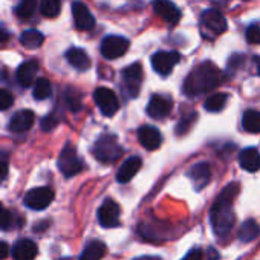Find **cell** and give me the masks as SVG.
Segmentation results:
<instances>
[{"label": "cell", "mask_w": 260, "mask_h": 260, "mask_svg": "<svg viewBox=\"0 0 260 260\" xmlns=\"http://www.w3.org/2000/svg\"><path fill=\"white\" fill-rule=\"evenodd\" d=\"M138 140L141 146L146 147L147 150H156L162 143V137L159 134V130L152 125H144L138 130Z\"/></svg>", "instance_id": "18"}, {"label": "cell", "mask_w": 260, "mask_h": 260, "mask_svg": "<svg viewBox=\"0 0 260 260\" xmlns=\"http://www.w3.org/2000/svg\"><path fill=\"white\" fill-rule=\"evenodd\" d=\"M153 10L167 23L175 25L181 19V11L176 8L175 4L170 2V0H155V2H153Z\"/></svg>", "instance_id": "16"}, {"label": "cell", "mask_w": 260, "mask_h": 260, "mask_svg": "<svg viewBox=\"0 0 260 260\" xmlns=\"http://www.w3.org/2000/svg\"><path fill=\"white\" fill-rule=\"evenodd\" d=\"M40 11L45 17L54 19L60 14L61 11V2L60 0H42L40 4Z\"/></svg>", "instance_id": "28"}, {"label": "cell", "mask_w": 260, "mask_h": 260, "mask_svg": "<svg viewBox=\"0 0 260 260\" xmlns=\"http://www.w3.org/2000/svg\"><path fill=\"white\" fill-rule=\"evenodd\" d=\"M128 40L118 36H109L101 42V54L107 60H116L122 57L128 49Z\"/></svg>", "instance_id": "8"}, {"label": "cell", "mask_w": 260, "mask_h": 260, "mask_svg": "<svg viewBox=\"0 0 260 260\" xmlns=\"http://www.w3.org/2000/svg\"><path fill=\"white\" fill-rule=\"evenodd\" d=\"M8 175V162L5 158H0V182H2Z\"/></svg>", "instance_id": "38"}, {"label": "cell", "mask_w": 260, "mask_h": 260, "mask_svg": "<svg viewBox=\"0 0 260 260\" xmlns=\"http://www.w3.org/2000/svg\"><path fill=\"white\" fill-rule=\"evenodd\" d=\"M134 260H161V258L155 257V255H143V257H138V258H134Z\"/></svg>", "instance_id": "42"}, {"label": "cell", "mask_w": 260, "mask_h": 260, "mask_svg": "<svg viewBox=\"0 0 260 260\" xmlns=\"http://www.w3.org/2000/svg\"><path fill=\"white\" fill-rule=\"evenodd\" d=\"M55 125H57V119H55L54 116H51V115L42 121V127H43V130H52Z\"/></svg>", "instance_id": "37"}, {"label": "cell", "mask_w": 260, "mask_h": 260, "mask_svg": "<svg viewBox=\"0 0 260 260\" xmlns=\"http://www.w3.org/2000/svg\"><path fill=\"white\" fill-rule=\"evenodd\" d=\"M119 214H121L119 205L112 199H106L98 210V220L101 226L113 228L119 223Z\"/></svg>", "instance_id": "11"}, {"label": "cell", "mask_w": 260, "mask_h": 260, "mask_svg": "<svg viewBox=\"0 0 260 260\" xmlns=\"http://www.w3.org/2000/svg\"><path fill=\"white\" fill-rule=\"evenodd\" d=\"M66 58L78 71H86V69L90 68V58H89V55L83 49H80V48H71L66 52Z\"/></svg>", "instance_id": "22"}, {"label": "cell", "mask_w": 260, "mask_h": 260, "mask_svg": "<svg viewBox=\"0 0 260 260\" xmlns=\"http://www.w3.org/2000/svg\"><path fill=\"white\" fill-rule=\"evenodd\" d=\"M181 60V55L178 52H167V51H161V52H156L153 57H152V66L153 69L162 75V77H167L173 68L179 63Z\"/></svg>", "instance_id": "10"}, {"label": "cell", "mask_w": 260, "mask_h": 260, "mask_svg": "<svg viewBox=\"0 0 260 260\" xmlns=\"http://www.w3.org/2000/svg\"><path fill=\"white\" fill-rule=\"evenodd\" d=\"M8 40H10V34L5 32L4 29H0V43H5V42H8Z\"/></svg>", "instance_id": "41"}, {"label": "cell", "mask_w": 260, "mask_h": 260, "mask_svg": "<svg viewBox=\"0 0 260 260\" xmlns=\"http://www.w3.org/2000/svg\"><path fill=\"white\" fill-rule=\"evenodd\" d=\"M260 234V226L254 219H249L243 222V225L239 230V240L240 242H252Z\"/></svg>", "instance_id": "25"}, {"label": "cell", "mask_w": 260, "mask_h": 260, "mask_svg": "<svg viewBox=\"0 0 260 260\" xmlns=\"http://www.w3.org/2000/svg\"><path fill=\"white\" fill-rule=\"evenodd\" d=\"M39 252L37 245L29 239H22L14 243L11 249V255L14 260H34Z\"/></svg>", "instance_id": "20"}, {"label": "cell", "mask_w": 260, "mask_h": 260, "mask_svg": "<svg viewBox=\"0 0 260 260\" xmlns=\"http://www.w3.org/2000/svg\"><path fill=\"white\" fill-rule=\"evenodd\" d=\"M188 178L193 181L196 190H204L211 181V169L208 162H199L193 166L188 172Z\"/></svg>", "instance_id": "19"}, {"label": "cell", "mask_w": 260, "mask_h": 260, "mask_svg": "<svg viewBox=\"0 0 260 260\" xmlns=\"http://www.w3.org/2000/svg\"><path fill=\"white\" fill-rule=\"evenodd\" d=\"M14 223H16L14 214L0 204V230H4V231L11 230L14 226Z\"/></svg>", "instance_id": "31"}, {"label": "cell", "mask_w": 260, "mask_h": 260, "mask_svg": "<svg viewBox=\"0 0 260 260\" xmlns=\"http://www.w3.org/2000/svg\"><path fill=\"white\" fill-rule=\"evenodd\" d=\"M143 75H144L143 66L140 63L130 64L128 68H125L122 71L124 87L130 96H138V93L141 90V84H143Z\"/></svg>", "instance_id": "7"}, {"label": "cell", "mask_w": 260, "mask_h": 260, "mask_svg": "<svg viewBox=\"0 0 260 260\" xmlns=\"http://www.w3.org/2000/svg\"><path fill=\"white\" fill-rule=\"evenodd\" d=\"M202 258H204L202 251H201L199 248H194V249H191L188 254H185V257H184L182 260H202Z\"/></svg>", "instance_id": "36"}, {"label": "cell", "mask_w": 260, "mask_h": 260, "mask_svg": "<svg viewBox=\"0 0 260 260\" xmlns=\"http://www.w3.org/2000/svg\"><path fill=\"white\" fill-rule=\"evenodd\" d=\"M222 83V72L211 61H204L198 64L185 78L182 90L187 96H199L213 89H216Z\"/></svg>", "instance_id": "2"}, {"label": "cell", "mask_w": 260, "mask_h": 260, "mask_svg": "<svg viewBox=\"0 0 260 260\" xmlns=\"http://www.w3.org/2000/svg\"><path fill=\"white\" fill-rule=\"evenodd\" d=\"M226 101H228V93H214L205 100L204 107L208 112H219L225 107Z\"/></svg>", "instance_id": "27"}, {"label": "cell", "mask_w": 260, "mask_h": 260, "mask_svg": "<svg viewBox=\"0 0 260 260\" xmlns=\"http://www.w3.org/2000/svg\"><path fill=\"white\" fill-rule=\"evenodd\" d=\"M194 119H196V115H194V113H190L188 116L182 118V119L179 121L178 127H176V134H178V135H184V134H187L188 130H190V127L193 125Z\"/></svg>", "instance_id": "32"}, {"label": "cell", "mask_w": 260, "mask_h": 260, "mask_svg": "<svg viewBox=\"0 0 260 260\" xmlns=\"http://www.w3.org/2000/svg\"><path fill=\"white\" fill-rule=\"evenodd\" d=\"M104 254H106V245L100 240H92L81 252L80 260H101Z\"/></svg>", "instance_id": "24"}, {"label": "cell", "mask_w": 260, "mask_h": 260, "mask_svg": "<svg viewBox=\"0 0 260 260\" xmlns=\"http://www.w3.org/2000/svg\"><path fill=\"white\" fill-rule=\"evenodd\" d=\"M239 191H240V185L237 182L228 184L222 190V193H219L217 199L214 201L210 210V222L214 234L219 239L226 237L234 226L236 214L233 211V202L237 198Z\"/></svg>", "instance_id": "1"}, {"label": "cell", "mask_w": 260, "mask_h": 260, "mask_svg": "<svg viewBox=\"0 0 260 260\" xmlns=\"http://www.w3.org/2000/svg\"><path fill=\"white\" fill-rule=\"evenodd\" d=\"M66 100H68V106H69V109L71 110H74V112H77L80 107H81V100H80V95L77 93V92H74V90H68V93H66Z\"/></svg>", "instance_id": "34"}, {"label": "cell", "mask_w": 260, "mask_h": 260, "mask_svg": "<svg viewBox=\"0 0 260 260\" xmlns=\"http://www.w3.org/2000/svg\"><path fill=\"white\" fill-rule=\"evenodd\" d=\"M201 25H202V29L208 34H211L213 37H217L226 31V20L216 10H207L205 13H202Z\"/></svg>", "instance_id": "9"}, {"label": "cell", "mask_w": 260, "mask_h": 260, "mask_svg": "<svg viewBox=\"0 0 260 260\" xmlns=\"http://www.w3.org/2000/svg\"><path fill=\"white\" fill-rule=\"evenodd\" d=\"M254 61H255V66H257V72L260 74V57H255Z\"/></svg>", "instance_id": "43"}, {"label": "cell", "mask_w": 260, "mask_h": 260, "mask_svg": "<svg viewBox=\"0 0 260 260\" xmlns=\"http://www.w3.org/2000/svg\"><path fill=\"white\" fill-rule=\"evenodd\" d=\"M143 167V161L140 156H130L127 158L121 167L118 169V173H116V181L121 182V184H125L128 181H132V178L141 170Z\"/></svg>", "instance_id": "15"}, {"label": "cell", "mask_w": 260, "mask_h": 260, "mask_svg": "<svg viewBox=\"0 0 260 260\" xmlns=\"http://www.w3.org/2000/svg\"><path fill=\"white\" fill-rule=\"evenodd\" d=\"M8 254H10V246H8V243H5V242L0 240V260L7 258Z\"/></svg>", "instance_id": "39"}, {"label": "cell", "mask_w": 260, "mask_h": 260, "mask_svg": "<svg viewBox=\"0 0 260 260\" xmlns=\"http://www.w3.org/2000/svg\"><path fill=\"white\" fill-rule=\"evenodd\" d=\"M239 164L246 172H257L260 170V152L254 147L243 149L239 153Z\"/></svg>", "instance_id": "21"}, {"label": "cell", "mask_w": 260, "mask_h": 260, "mask_svg": "<svg viewBox=\"0 0 260 260\" xmlns=\"http://www.w3.org/2000/svg\"><path fill=\"white\" fill-rule=\"evenodd\" d=\"M93 100H95V104L98 106V109L101 110V113L106 116H113L119 109L118 96L115 95L113 90H110L107 87H98L93 92Z\"/></svg>", "instance_id": "5"}, {"label": "cell", "mask_w": 260, "mask_h": 260, "mask_svg": "<svg viewBox=\"0 0 260 260\" xmlns=\"http://www.w3.org/2000/svg\"><path fill=\"white\" fill-rule=\"evenodd\" d=\"M39 72V61L37 60H28L22 63L17 69V81L22 87H31L32 83L36 84V77Z\"/></svg>", "instance_id": "17"}, {"label": "cell", "mask_w": 260, "mask_h": 260, "mask_svg": "<svg viewBox=\"0 0 260 260\" xmlns=\"http://www.w3.org/2000/svg\"><path fill=\"white\" fill-rule=\"evenodd\" d=\"M34 119H36V116H34L32 110H28V109L19 110L17 113L13 115V118L10 121V130L13 134H25L32 127Z\"/></svg>", "instance_id": "14"}, {"label": "cell", "mask_w": 260, "mask_h": 260, "mask_svg": "<svg viewBox=\"0 0 260 260\" xmlns=\"http://www.w3.org/2000/svg\"><path fill=\"white\" fill-rule=\"evenodd\" d=\"M52 201H54V190L49 187L32 188L25 196V205L31 210H36V211L45 210L46 207L51 205Z\"/></svg>", "instance_id": "6"}, {"label": "cell", "mask_w": 260, "mask_h": 260, "mask_svg": "<svg viewBox=\"0 0 260 260\" xmlns=\"http://www.w3.org/2000/svg\"><path fill=\"white\" fill-rule=\"evenodd\" d=\"M242 127L248 134H260V112L249 109L242 116Z\"/></svg>", "instance_id": "23"}, {"label": "cell", "mask_w": 260, "mask_h": 260, "mask_svg": "<svg viewBox=\"0 0 260 260\" xmlns=\"http://www.w3.org/2000/svg\"><path fill=\"white\" fill-rule=\"evenodd\" d=\"M45 42V37L37 29H28L20 36V43L28 49H37Z\"/></svg>", "instance_id": "26"}, {"label": "cell", "mask_w": 260, "mask_h": 260, "mask_svg": "<svg viewBox=\"0 0 260 260\" xmlns=\"http://www.w3.org/2000/svg\"><path fill=\"white\" fill-rule=\"evenodd\" d=\"M173 103L169 96L164 95H153L147 106V113L153 119H164L170 115Z\"/></svg>", "instance_id": "12"}, {"label": "cell", "mask_w": 260, "mask_h": 260, "mask_svg": "<svg viewBox=\"0 0 260 260\" xmlns=\"http://www.w3.org/2000/svg\"><path fill=\"white\" fill-rule=\"evenodd\" d=\"M72 14L77 29L80 31H92L95 28V19L89 8L83 2H74L72 4Z\"/></svg>", "instance_id": "13"}, {"label": "cell", "mask_w": 260, "mask_h": 260, "mask_svg": "<svg viewBox=\"0 0 260 260\" xmlns=\"http://www.w3.org/2000/svg\"><path fill=\"white\" fill-rule=\"evenodd\" d=\"M34 98L36 100H46L51 96L52 93V86L49 83V80L46 78H39L34 84Z\"/></svg>", "instance_id": "30"}, {"label": "cell", "mask_w": 260, "mask_h": 260, "mask_svg": "<svg viewBox=\"0 0 260 260\" xmlns=\"http://www.w3.org/2000/svg\"><path fill=\"white\" fill-rule=\"evenodd\" d=\"M246 40L251 45H258L260 43V28L257 25H251L246 29Z\"/></svg>", "instance_id": "35"}, {"label": "cell", "mask_w": 260, "mask_h": 260, "mask_svg": "<svg viewBox=\"0 0 260 260\" xmlns=\"http://www.w3.org/2000/svg\"><path fill=\"white\" fill-rule=\"evenodd\" d=\"M92 155L103 164H112L124 155V150L113 135H104L93 144Z\"/></svg>", "instance_id": "3"}, {"label": "cell", "mask_w": 260, "mask_h": 260, "mask_svg": "<svg viewBox=\"0 0 260 260\" xmlns=\"http://www.w3.org/2000/svg\"><path fill=\"white\" fill-rule=\"evenodd\" d=\"M207 260H219V252L214 249V248H210L208 251H207Z\"/></svg>", "instance_id": "40"}, {"label": "cell", "mask_w": 260, "mask_h": 260, "mask_svg": "<svg viewBox=\"0 0 260 260\" xmlns=\"http://www.w3.org/2000/svg\"><path fill=\"white\" fill-rule=\"evenodd\" d=\"M14 96L7 89H0V110H7L13 106Z\"/></svg>", "instance_id": "33"}, {"label": "cell", "mask_w": 260, "mask_h": 260, "mask_svg": "<svg viewBox=\"0 0 260 260\" xmlns=\"http://www.w3.org/2000/svg\"><path fill=\"white\" fill-rule=\"evenodd\" d=\"M58 169L66 178H72L84 169L83 159L78 156L74 146H71V144L64 146V149L61 150L60 158H58Z\"/></svg>", "instance_id": "4"}, {"label": "cell", "mask_w": 260, "mask_h": 260, "mask_svg": "<svg viewBox=\"0 0 260 260\" xmlns=\"http://www.w3.org/2000/svg\"><path fill=\"white\" fill-rule=\"evenodd\" d=\"M36 8H37V0H20V4L16 8V14L20 19L28 20L36 13Z\"/></svg>", "instance_id": "29"}]
</instances>
